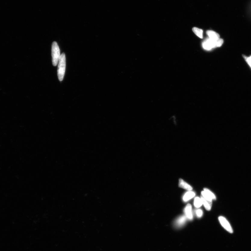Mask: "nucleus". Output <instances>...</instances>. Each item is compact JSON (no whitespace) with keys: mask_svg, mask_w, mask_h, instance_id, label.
I'll return each mask as SVG.
<instances>
[{"mask_svg":"<svg viewBox=\"0 0 251 251\" xmlns=\"http://www.w3.org/2000/svg\"><path fill=\"white\" fill-rule=\"evenodd\" d=\"M223 43L224 40L220 38L218 40L215 41L208 38L203 42L202 45L205 50H210L213 48L221 47Z\"/></svg>","mask_w":251,"mask_h":251,"instance_id":"nucleus-1","label":"nucleus"},{"mask_svg":"<svg viewBox=\"0 0 251 251\" xmlns=\"http://www.w3.org/2000/svg\"><path fill=\"white\" fill-rule=\"evenodd\" d=\"M66 57L64 53L61 55L58 63V76L60 81H62L64 76L66 69Z\"/></svg>","mask_w":251,"mask_h":251,"instance_id":"nucleus-2","label":"nucleus"},{"mask_svg":"<svg viewBox=\"0 0 251 251\" xmlns=\"http://www.w3.org/2000/svg\"><path fill=\"white\" fill-rule=\"evenodd\" d=\"M51 54L52 64L54 67H56L58 64L59 60L61 56L60 50L58 44L56 42H53L52 44Z\"/></svg>","mask_w":251,"mask_h":251,"instance_id":"nucleus-3","label":"nucleus"},{"mask_svg":"<svg viewBox=\"0 0 251 251\" xmlns=\"http://www.w3.org/2000/svg\"><path fill=\"white\" fill-rule=\"evenodd\" d=\"M218 219L220 223L226 231L231 233H233L232 228L231 227V225L228 220L222 216H220Z\"/></svg>","mask_w":251,"mask_h":251,"instance_id":"nucleus-4","label":"nucleus"},{"mask_svg":"<svg viewBox=\"0 0 251 251\" xmlns=\"http://www.w3.org/2000/svg\"><path fill=\"white\" fill-rule=\"evenodd\" d=\"M187 218L186 216L184 215H182L178 218L175 222V226L176 227L180 228L184 226V224L186 223Z\"/></svg>","mask_w":251,"mask_h":251,"instance_id":"nucleus-5","label":"nucleus"},{"mask_svg":"<svg viewBox=\"0 0 251 251\" xmlns=\"http://www.w3.org/2000/svg\"><path fill=\"white\" fill-rule=\"evenodd\" d=\"M184 212L187 218L190 220H192L193 215L192 213V208L190 204L187 205L184 209Z\"/></svg>","mask_w":251,"mask_h":251,"instance_id":"nucleus-6","label":"nucleus"},{"mask_svg":"<svg viewBox=\"0 0 251 251\" xmlns=\"http://www.w3.org/2000/svg\"><path fill=\"white\" fill-rule=\"evenodd\" d=\"M206 34L209 36V38L212 40L217 41L220 39L219 35L212 30H208Z\"/></svg>","mask_w":251,"mask_h":251,"instance_id":"nucleus-7","label":"nucleus"},{"mask_svg":"<svg viewBox=\"0 0 251 251\" xmlns=\"http://www.w3.org/2000/svg\"><path fill=\"white\" fill-rule=\"evenodd\" d=\"M179 185L180 187L186 189L189 191L192 190L193 189L192 187L181 179H179Z\"/></svg>","mask_w":251,"mask_h":251,"instance_id":"nucleus-8","label":"nucleus"},{"mask_svg":"<svg viewBox=\"0 0 251 251\" xmlns=\"http://www.w3.org/2000/svg\"><path fill=\"white\" fill-rule=\"evenodd\" d=\"M201 199L202 200V203L203 204L206 210L210 211L211 210V206H212V201H209L206 200L202 195H201Z\"/></svg>","mask_w":251,"mask_h":251,"instance_id":"nucleus-9","label":"nucleus"},{"mask_svg":"<svg viewBox=\"0 0 251 251\" xmlns=\"http://www.w3.org/2000/svg\"><path fill=\"white\" fill-rule=\"evenodd\" d=\"M195 194L193 191H189L187 192L184 196L183 199L184 202H187L195 197Z\"/></svg>","mask_w":251,"mask_h":251,"instance_id":"nucleus-10","label":"nucleus"},{"mask_svg":"<svg viewBox=\"0 0 251 251\" xmlns=\"http://www.w3.org/2000/svg\"><path fill=\"white\" fill-rule=\"evenodd\" d=\"M192 30L193 32L198 37H199L201 39H203V30L202 29L197 27H194Z\"/></svg>","mask_w":251,"mask_h":251,"instance_id":"nucleus-11","label":"nucleus"},{"mask_svg":"<svg viewBox=\"0 0 251 251\" xmlns=\"http://www.w3.org/2000/svg\"><path fill=\"white\" fill-rule=\"evenodd\" d=\"M202 202L201 198L199 197H196L194 200V205L195 207L197 208H200L202 205Z\"/></svg>","mask_w":251,"mask_h":251,"instance_id":"nucleus-12","label":"nucleus"},{"mask_svg":"<svg viewBox=\"0 0 251 251\" xmlns=\"http://www.w3.org/2000/svg\"><path fill=\"white\" fill-rule=\"evenodd\" d=\"M204 191L205 192L206 194H207L209 197H210L212 200H215L216 199V197L211 192L209 189L207 188H205L204 189Z\"/></svg>","mask_w":251,"mask_h":251,"instance_id":"nucleus-13","label":"nucleus"},{"mask_svg":"<svg viewBox=\"0 0 251 251\" xmlns=\"http://www.w3.org/2000/svg\"><path fill=\"white\" fill-rule=\"evenodd\" d=\"M243 57L246 62L248 64L251 69V55L249 57L244 56Z\"/></svg>","mask_w":251,"mask_h":251,"instance_id":"nucleus-14","label":"nucleus"},{"mask_svg":"<svg viewBox=\"0 0 251 251\" xmlns=\"http://www.w3.org/2000/svg\"><path fill=\"white\" fill-rule=\"evenodd\" d=\"M196 214L198 217L201 218L202 216L203 212L201 209H197L196 211Z\"/></svg>","mask_w":251,"mask_h":251,"instance_id":"nucleus-15","label":"nucleus"}]
</instances>
